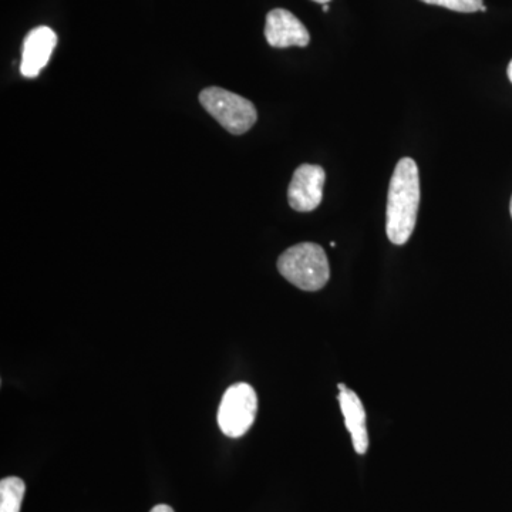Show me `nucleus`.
<instances>
[{
	"instance_id": "obj_11",
	"label": "nucleus",
	"mask_w": 512,
	"mask_h": 512,
	"mask_svg": "<svg viewBox=\"0 0 512 512\" xmlns=\"http://www.w3.org/2000/svg\"><path fill=\"white\" fill-rule=\"evenodd\" d=\"M150 512H174L170 505L160 504L156 505Z\"/></svg>"
},
{
	"instance_id": "obj_3",
	"label": "nucleus",
	"mask_w": 512,
	"mask_h": 512,
	"mask_svg": "<svg viewBox=\"0 0 512 512\" xmlns=\"http://www.w3.org/2000/svg\"><path fill=\"white\" fill-rule=\"evenodd\" d=\"M200 103L208 114L234 136L247 133L258 120V111L251 101L221 87L202 90Z\"/></svg>"
},
{
	"instance_id": "obj_10",
	"label": "nucleus",
	"mask_w": 512,
	"mask_h": 512,
	"mask_svg": "<svg viewBox=\"0 0 512 512\" xmlns=\"http://www.w3.org/2000/svg\"><path fill=\"white\" fill-rule=\"evenodd\" d=\"M421 2L427 3V5L441 6V8L460 13H474L478 12V10L485 12L487 10L483 0H421Z\"/></svg>"
},
{
	"instance_id": "obj_14",
	"label": "nucleus",
	"mask_w": 512,
	"mask_h": 512,
	"mask_svg": "<svg viewBox=\"0 0 512 512\" xmlns=\"http://www.w3.org/2000/svg\"><path fill=\"white\" fill-rule=\"evenodd\" d=\"M323 12H329V6L323 5Z\"/></svg>"
},
{
	"instance_id": "obj_1",
	"label": "nucleus",
	"mask_w": 512,
	"mask_h": 512,
	"mask_svg": "<svg viewBox=\"0 0 512 512\" xmlns=\"http://www.w3.org/2000/svg\"><path fill=\"white\" fill-rule=\"evenodd\" d=\"M420 204L419 167L404 157L394 168L387 195L386 232L394 245H404L416 227Z\"/></svg>"
},
{
	"instance_id": "obj_5",
	"label": "nucleus",
	"mask_w": 512,
	"mask_h": 512,
	"mask_svg": "<svg viewBox=\"0 0 512 512\" xmlns=\"http://www.w3.org/2000/svg\"><path fill=\"white\" fill-rule=\"evenodd\" d=\"M325 181L326 173L320 165L303 164L298 167L288 188V200L292 210H316L322 202Z\"/></svg>"
},
{
	"instance_id": "obj_6",
	"label": "nucleus",
	"mask_w": 512,
	"mask_h": 512,
	"mask_svg": "<svg viewBox=\"0 0 512 512\" xmlns=\"http://www.w3.org/2000/svg\"><path fill=\"white\" fill-rule=\"evenodd\" d=\"M265 37L266 42L276 49H286V47L292 46L306 47L311 40L308 29L305 28L301 20L285 9H274L268 13Z\"/></svg>"
},
{
	"instance_id": "obj_4",
	"label": "nucleus",
	"mask_w": 512,
	"mask_h": 512,
	"mask_svg": "<svg viewBox=\"0 0 512 512\" xmlns=\"http://www.w3.org/2000/svg\"><path fill=\"white\" fill-rule=\"evenodd\" d=\"M258 413V396L248 383L232 384L222 396L218 426L231 439H239L251 429Z\"/></svg>"
},
{
	"instance_id": "obj_15",
	"label": "nucleus",
	"mask_w": 512,
	"mask_h": 512,
	"mask_svg": "<svg viewBox=\"0 0 512 512\" xmlns=\"http://www.w3.org/2000/svg\"><path fill=\"white\" fill-rule=\"evenodd\" d=\"M510 212H511V217H512V198H511V204H510Z\"/></svg>"
},
{
	"instance_id": "obj_9",
	"label": "nucleus",
	"mask_w": 512,
	"mask_h": 512,
	"mask_svg": "<svg viewBox=\"0 0 512 512\" xmlns=\"http://www.w3.org/2000/svg\"><path fill=\"white\" fill-rule=\"evenodd\" d=\"M25 491L26 485L22 478H3L0 481V512H20Z\"/></svg>"
},
{
	"instance_id": "obj_13",
	"label": "nucleus",
	"mask_w": 512,
	"mask_h": 512,
	"mask_svg": "<svg viewBox=\"0 0 512 512\" xmlns=\"http://www.w3.org/2000/svg\"><path fill=\"white\" fill-rule=\"evenodd\" d=\"M313 2L322 3V5H328V2H330V0H313Z\"/></svg>"
},
{
	"instance_id": "obj_7",
	"label": "nucleus",
	"mask_w": 512,
	"mask_h": 512,
	"mask_svg": "<svg viewBox=\"0 0 512 512\" xmlns=\"http://www.w3.org/2000/svg\"><path fill=\"white\" fill-rule=\"evenodd\" d=\"M56 45V33L47 26L30 30L23 42L22 63H20L22 76L28 79L39 76L49 63Z\"/></svg>"
},
{
	"instance_id": "obj_12",
	"label": "nucleus",
	"mask_w": 512,
	"mask_h": 512,
	"mask_svg": "<svg viewBox=\"0 0 512 512\" xmlns=\"http://www.w3.org/2000/svg\"><path fill=\"white\" fill-rule=\"evenodd\" d=\"M507 73H508V77H510V80H511V83H512V60H511L510 64H508Z\"/></svg>"
},
{
	"instance_id": "obj_2",
	"label": "nucleus",
	"mask_w": 512,
	"mask_h": 512,
	"mask_svg": "<svg viewBox=\"0 0 512 512\" xmlns=\"http://www.w3.org/2000/svg\"><path fill=\"white\" fill-rule=\"evenodd\" d=\"M278 269L286 281L306 292H316L328 284L330 268L325 249L302 242L279 256Z\"/></svg>"
},
{
	"instance_id": "obj_8",
	"label": "nucleus",
	"mask_w": 512,
	"mask_h": 512,
	"mask_svg": "<svg viewBox=\"0 0 512 512\" xmlns=\"http://www.w3.org/2000/svg\"><path fill=\"white\" fill-rule=\"evenodd\" d=\"M339 404L345 417V426L352 437L353 448L357 454H366L369 448V433H367L366 410L362 400L345 384H338Z\"/></svg>"
}]
</instances>
